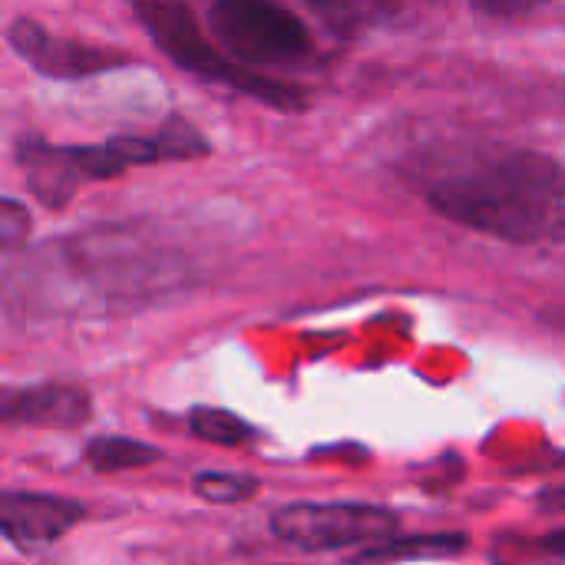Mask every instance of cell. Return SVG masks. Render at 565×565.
<instances>
[{
	"label": "cell",
	"mask_w": 565,
	"mask_h": 565,
	"mask_svg": "<svg viewBox=\"0 0 565 565\" xmlns=\"http://www.w3.org/2000/svg\"><path fill=\"white\" fill-rule=\"evenodd\" d=\"M202 156H209V142L192 122L179 116L166 119L149 136H113L89 146H56L40 136H23L17 146V166L23 169L26 189L36 195L40 205L53 212L70 205L83 182H103L136 166Z\"/></svg>",
	"instance_id": "3"
},
{
	"label": "cell",
	"mask_w": 565,
	"mask_h": 565,
	"mask_svg": "<svg viewBox=\"0 0 565 565\" xmlns=\"http://www.w3.org/2000/svg\"><path fill=\"white\" fill-rule=\"evenodd\" d=\"M30 228H33L30 209L10 195H0V255L17 252L30 238Z\"/></svg>",
	"instance_id": "14"
},
{
	"label": "cell",
	"mask_w": 565,
	"mask_h": 565,
	"mask_svg": "<svg viewBox=\"0 0 565 565\" xmlns=\"http://www.w3.org/2000/svg\"><path fill=\"white\" fill-rule=\"evenodd\" d=\"M83 457L96 473H122V470H139V467L162 460V450L132 437H93Z\"/></svg>",
	"instance_id": "11"
},
{
	"label": "cell",
	"mask_w": 565,
	"mask_h": 565,
	"mask_svg": "<svg viewBox=\"0 0 565 565\" xmlns=\"http://www.w3.org/2000/svg\"><path fill=\"white\" fill-rule=\"evenodd\" d=\"M470 550L467 533H434V536H407V540H387L377 546H367L351 565H384L404 563V559H454Z\"/></svg>",
	"instance_id": "10"
},
{
	"label": "cell",
	"mask_w": 565,
	"mask_h": 565,
	"mask_svg": "<svg viewBox=\"0 0 565 565\" xmlns=\"http://www.w3.org/2000/svg\"><path fill=\"white\" fill-rule=\"evenodd\" d=\"M427 202L444 218L513 245L563 238V166L536 149L487 146L467 152L427 182Z\"/></svg>",
	"instance_id": "2"
},
{
	"label": "cell",
	"mask_w": 565,
	"mask_h": 565,
	"mask_svg": "<svg viewBox=\"0 0 565 565\" xmlns=\"http://www.w3.org/2000/svg\"><path fill=\"white\" fill-rule=\"evenodd\" d=\"M556 3L559 0H470L473 13L483 20H526Z\"/></svg>",
	"instance_id": "15"
},
{
	"label": "cell",
	"mask_w": 565,
	"mask_h": 565,
	"mask_svg": "<svg viewBox=\"0 0 565 565\" xmlns=\"http://www.w3.org/2000/svg\"><path fill=\"white\" fill-rule=\"evenodd\" d=\"M321 13H328V17H341V20H354L358 13H354V0H311ZM364 3H374V0H361V7Z\"/></svg>",
	"instance_id": "16"
},
{
	"label": "cell",
	"mask_w": 565,
	"mask_h": 565,
	"mask_svg": "<svg viewBox=\"0 0 565 565\" xmlns=\"http://www.w3.org/2000/svg\"><path fill=\"white\" fill-rule=\"evenodd\" d=\"M212 36L238 66H298L315 53L301 17L278 0H212Z\"/></svg>",
	"instance_id": "5"
},
{
	"label": "cell",
	"mask_w": 565,
	"mask_h": 565,
	"mask_svg": "<svg viewBox=\"0 0 565 565\" xmlns=\"http://www.w3.org/2000/svg\"><path fill=\"white\" fill-rule=\"evenodd\" d=\"M7 40L13 46V53L40 76L46 79H86V76H99L119 66H132L136 60L109 50V46H96V43H79L60 33H50L43 23L36 20H13L7 30Z\"/></svg>",
	"instance_id": "7"
},
{
	"label": "cell",
	"mask_w": 565,
	"mask_h": 565,
	"mask_svg": "<svg viewBox=\"0 0 565 565\" xmlns=\"http://www.w3.org/2000/svg\"><path fill=\"white\" fill-rule=\"evenodd\" d=\"M132 10L139 17V26L149 33V40L185 73L215 79L228 89H238L245 96L262 99L275 109H301L305 93L278 83L271 76H262L248 66L232 63L202 30L199 17L185 0H132Z\"/></svg>",
	"instance_id": "4"
},
{
	"label": "cell",
	"mask_w": 565,
	"mask_h": 565,
	"mask_svg": "<svg viewBox=\"0 0 565 565\" xmlns=\"http://www.w3.org/2000/svg\"><path fill=\"white\" fill-rule=\"evenodd\" d=\"M86 520V507L70 497L0 490V536L17 550H36L63 540Z\"/></svg>",
	"instance_id": "8"
},
{
	"label": "cell",
	"mask_w": 565,
	"mask_h": 565,
	"mask_svg": "<svg viewBox=\"0 0 565 565\" xmlns=\"http://www.w3.org/2000/svg\"><path fill=\"white\" fill-rule=\"evenodd\" d=\"M93 417V397L79 384H0V427H36V430H76Z\"/></svg>",
	"instance_id": "9"
},
{
	"label": "cell",
	"mask_w": 565,
	"mask_h": 565,
	"mask_svg": "<svg viewBox=\"0 0 565 565\" xmlns=\"http://www.w3.org/2000/svg\"><path fill=\"white\" fill-rule=\"evenodd\" d=\"M268 526L275 540L301 553H341L394 540L401 520L374 503H291Z\"/></svg>",
	"instance_id": "6"
},
{
	"label": "cell",
	"mask_w": 565,
	"mask_h": 565,
	"mask_svg": "<svg viewBox=\"0 0 565 565\" xmlns=\"http://www.w3.org/2000/svg\"><path fill=\"white\" fill-rule=\"evenodd\" d=\"M192 493L202 497L205 503H215V507H235V503H245L258 493V480L248 473L205 470V473L192 477Z\"/></svg>",
	"instance_id": "13"
},
{
	"label": "cell",
	"mask_w": 565,
	"mask_h": 565,
	"mask_svg": "<svg viewBox=\"0 0 565 565\" xmlns=\"http://www.w3.org/2000/svg\"><path fill=\"white\" fill-rule=\"evenodd\" d=\"M189 265L132 228L53 238L0 271V308L17 318H103L139 311L179 285Z\"/></svg>",
	"instance_id": "1"
},
{
	"label": "cell",
	"mask_w": 565,
	"mask_h": 565,
	"mask_svg": "<svg viewBox=\"0 0 565 565\" xmlns=\"http://www.w3.org/2000/svg\"><path fill=\"white\" fill-rule=\"evenodd\" d=\"M189 430H192V437L215 444V447H242L255 437L248 420H242L238 414H232L225 407H192Z\"/></svg>",
	"instance_id": "12"
}]
</instances>
